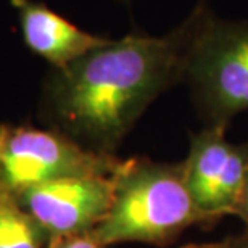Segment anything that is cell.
I'll list each match as a JSON object with an SVG mask.
<instances>
[{"instance_id":"obj_11","label":"cell","mask_w":248,"mask_h":248,"mask_svg":"<svg viewBox=\"0 0 248 248\" xmlns=\"http://www.w3.org/2000/svg\"><path fill=\"white\" fill-rule=\"evenodd\" d=\"M232 216L239 217V219L245 224L247 232H248V171H247V177L244 182V188H242L240 198H239V202H237V206H235L234 215Z\"/></svg>"},{"instance_id":"obj_7","label":"cell","mask_w":248,"mask_h":248,"mask_svg":"<svg viewBox=\"0 0 248 248\" xmlns=\"http://www.w3.org/2000/svg\"><path fill=\"white\" fill-rule=\"evenodd\" d=\"M226 129L205 126L202 131L192 134L187 158L182 160L188 192L208 224L213 222L210 216L213 192L234 148V143L226 137Z\"/></svg>"},{"instance_id":"obj_6","label":"cell","mask_w":248,"mask_h":248,"mask_svg":"<svg viewBox=\"0 0 248 248\" xmlns=\"http://www.w3.org/2000/svg\"><path fill=\"white\" fill-rule=\"evenodd\" d=\"M12 5L18 13L24 46L53 69L66 66L108 41L84 31L39 0H12Z\"/></svg>"},{"instance_id":"obj_10","label":"cell","mask_w":248,"mask_h":248,"mask_svg":"<svg viewBox=\"0 0 248 248\" xmlns=\"http://www.w3.org/2000/svg\"><path fill=\"white\" fill-rule=\"evenodd\" d=\"M47 248H102L97 245L89 235L82 237H62V239H52Z\"/></svg>"},{"instance_id":"obj_1","label":"cell","mask_w":248,"mask_h":248,"mask_svg":"<svg viewBox=\"0 0 248 248\" xmlns=\"http://www.w3.org/2000/svg\"><path fill=\"white\" fill-rule=\"evenodd\" d=\"M211 12L198 2L163 36L108 39L60 69L44 87V111L53 129L89 150L116 155L147 108L182 81L187 53Z\"/></svg>"},{"instance_id":"obj_3","label":"cell","mask_w":248,"mask_h":248,"mask_svg":"<svg viewBox=\"0 0 248 248\" xmlns=\"http://www.w3.org/2000/svg\"><path fill=\"white\" fill-rule=\"evenodd\" d=\"M182 82L205 126L227 127L248 111V19L208 13L188 48Z\"/></svg>"},{"instance_id":"obj_2","label":"cell","mask_w":248,"mask_h":248,"mask_svg":"<svg viewBox=\"0 0 248 248\" xmlns=\"http://www.w3.org/2000/svg\"><path fill=\"white\" fill-rule=\"evenodd\" d=\"M208 224L188 192L184 161L121 160L113 174V202L89 237L102 248L139 242L171 245L187 227Z\"/></svg>"},{"instance_id":"obj_12","label":"cell","mask_w":248,"mask_h":248,"mask_svg":"<svg viewBox=\"0 0 248 248\" xmlns=\"http://www.w3.org/2000/svg\"><path fill=\"white\" fill-rule=\"evenodd\" d=\"M181 248H232L229 240L224 242H205V244H186Z\"/></svg>"},{"instance_id":"obj_14","label":"cell","mask_w":248,"mask_h":248,"mask_svg":"<svg viewBox=\"0 0 248 248\" xmlns=\"http://www.w3.org/2000/svg\"><path fill=\"white\" fill-rule=\"evenodd\" d=\"M116 2H120V3H129L131 0H116Z\"/></svg>"},{"instance_id":"obj_8","label":"cell","mask_w":248,"mask_h":248,"mask_svg":"<svg viewBox=\"0 0 248 248\" xmlns=\"http://www.w3.org/2000/svg\"><path fill=\"white\" fill-rule=\"evenodd\" d=\"M50 237L19 206L12 193L0 188V248H47Z\"/></svg>"},{"instance_id":"obj_9","label":"cell","mask_w":248,"mask_h":248,"mask_svg":"<svg viewBox=\"0 0 248 248\" xmlns=\"http://www.w3.org/2000/svg\"><path fill=\"white\" fill-rule=\"evenodd\" d=\"M248 171V142L234 143L231 158L217 181L210 203V216L213 222L222 216L234 215L237 202L240 198L242 188Z\"/></svg>"},{"instance_id":"obj_5","label":"cell","mask_w":248,"mask_h":248,"mask_svg":"<svg viewBox=\"0 0 248 248\" xmlns=\"http://www.w3.org/2000/svg\"><path fill=\"white\" fill-rule=\"evenodd\" d=\"M52 239L89 235L105 219L113 202V176L66 177L13 195Z\"/></svg>"},{"instance_id":"obj_4","label":"cell","mask_w":248,"mask_h":248,"mask_svg":"<svg viewBox=\"0 0 248 248\" xmlns=\"http://www.w3.org/2000/svg\"><path fill=\"white\" fill-rule=\"evenodd\" d=\"M120 163L57 129L0 124V188L12 195L66 177L113 176Z\"/></svg>"},{"instance_id":"obj_13","label":"cell","mask_w":248,"mask_h":248,"mask_svg":"<svg viewBox=\"0 0 248 248\" xmlns=\"http://www.w3.org/2000/svg\"><path fill=\"white\" fill-rule=\"evenodd\" d=\"M232 248H248V232H245L244 235L234 237V239H227Z\"/></svg>"}]
</instances>
